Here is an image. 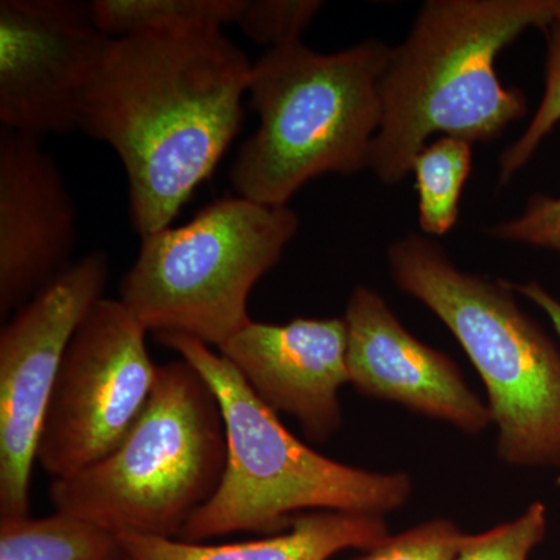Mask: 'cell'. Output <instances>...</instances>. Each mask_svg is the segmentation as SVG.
Listing matches in <instances>:
<instances>
[{
  "label": "cell",
  "mask_w": 560,
  "mask_h": 560,
  "mask_svg": "<svg viewBox=\"0 0 560 560\" xmlns=\"http://www.w3.org/2000/svg\"><path fill=\"white\" fill-rule=\"evenodd\" d=\"M250 73L248 57L221 31L109 40L80 130L120 158L140 237L171 226L215 171L241 131Z\"/></svg>",
  "instance_id": "6da1fadb"
},
{
  "label": "cell",
  "mask_w": 560,
  "mask_h": 560,
  "mask_svg": "<svg viewBox=\"0 0 560 560\" xmlns=\"http://www.w3.org/2000/svg\"><path fill=\"white\" fill-rule=\"evenodd\" d=\"M560 16V0H429L382 80V124L368 168L399 184L433 135L489 142L526 116L495 61L528 28Z\"/></svg>",
  "instance_id": "7a4b0ae2"
},
{
  "label": "cell",
  "mask_w": 560,
  "mask_h": 560,
  "mask_svg": "<svg viewBox=\"0 0 560 560\" xmlns=\"http://www.w3.org/2000/svg\"><path fill=\"white\" fill-rule=\"evenodd\" d=\"M156 341L200 372L219 400L226 431V469L215 495L179 540L205 541L234 533L279 534L304 511L383 515L410 499L407 474L346 466L296 440L256 396L237 368L206 342L183 334Z\"/></svg>",
  "instance_id": "3957f363"
},
{
  "label": "cell",
  "mask_w": 560,
  "mask_h": 560,
  "mask_svg": "<svg viewBox=\"0 0 560 560\" xmlns=\"http://www.w3.org/2000/svg\"><path fill=\"white\" fill-rule=\"evenodd\" d=\"M390 51L381 40L329 55L302 40L268 49L248 90L260 125L230 172L238 197L287 206L316 176L368 168Z\"/></svg>",
  "instance_id": "277c9868"
},
{
  "label": "cell",
  "mask_w": 560,
  "mask_h": 560,
  "mask_svg": "<svg viewBox=\"0 0 560 560\" xmlns=\"http://www.w3.org/2000/svg\"><path fill=\"white\" fill-rule=\"evenodd\" d=\"M388 260L396 285L448 327L481 375L500 458L560 470V352L518 307L512 283L460 271L416 234L394 242Z\"/></svg>",
  "instance_id": "5b68a950"
},
{
  "label": "cell",
  "mask_w": 560,
  "mask_h": 560,
  "mask_svg": "<svg viewBox=\"0 0 560 560\" xmlns=\"http://www.w3.org/2000/svg\"><path fill=\"white\" fill-rule=\"evenodd\" d=\"M226 431L219 400L186 360L158 366L142 415L119 447L54 480L55 511L116 534L178 539L220 488Z\"/></svg>",
  "instance_id": "8992f818"
},
{
  "label": "cell",
  "mask_w": 560,
  "mask_h": 560,
  "mask_svg": "<svg viewBox=\"0 0 560 560\" xmlns=\"http://www.w3.org/2000/svg\"><path fill=\"white\" fill-rule=\"evenodd\" d=\"M300 219L289 206L226 197L189 223L145 235L120 283V301L156 334L221 348L250 323L248 298L282 259Z\"/></svg>",
  "instance_id": "52a82bcc"
},
{
  "label": "cell",
  "mask_w": 560,
  "mask_h": 560,
  "mask_svg": "<svg viewBox=\"0 0 560 560\" xmlns=\"http://www.w3.org/2000/svg\"><path fill=\"white\" fill-rule=\"evenodd\" d=\"M145 327L120 300L98 301L80 324L40 427V467L70 478L106 458L130 433L156 382Z\"/></svg>",
  "instance_id": "ba28073f"
},
{
  "label": "cell",
  "mask_w": 560,
  "mask_h": 560,
  "mask_svg": "<svg viewBox=\"0 0 560 560\" xmlns=\"http://www.w3.org/2000/svg\"><path fill=\"white\" fill-rule=\"evenodd\" d=\"M108 280V256L86 254L0 331V518L28 515L33 464L51 390L73 335L105 298Z\"/></svg>",
  "instance_id": "9c48e42d"
},
{
  "label": "cell",
  "mask_w": 560,
  "mask_h": 560,
  "mask_svg": "<svg viewBox=\"0 0 560 560\" xmlns=\"http://www.w3.org/2000/svg\"><path fill=\"white\" fill-rule=\"evenodd\" d=\"M109 36L91 3L0 2V121L40 139L80 130L81 109Z\"/></svg>",
  "instance_id": "30bf717a"
},
{
  "label": "cell",
  "mask_w": 560,
  "mask_h": 560,
  "mask_svg": "<svg viewBox=\"0 0 560 560\" xmlns=\"http://www.w3.org/2000/svg\"><path fill=\"white\" fill-rule=\"evenodd\" d=\"M77 245V210L39 139L0 131V315L20 311L62 275Z\"/></svg>",
  "instance_id": "8fae6325"
},
{
  "label": "cell",
  "mask_w": 560,
  "mask_h": 560,
  "mask_svg": "<svg viewBox=\"0 0 560 560\" xmlns=\"http://www.w3.org/2000/svg\"><path fill=\"white\" fill-rule=\"evenodd\" d=\"M349 383L364 396L397 401L464 433H482L489 407L464 382L458 364L423 345L377 291L357 287L345 315Z\"/></svg>",
  "instance_id": "7c38bea8"
},
{
  "label": "cell",
  "mask_w": 560,
  "mask_h": 560,
  "mask_svg": "<svg viewBox=\"0 0 560 560\" xmlns=\"http://www.w3.org/2000/svg\"><path fill=\"white\" fill-rule=\"evenodd\" d=\"M219 350L265 405L298 419L312 441L340 429L338 390L349 383L345 318L250 320Z\"/></svg>",
  "instance_id": "4fadbf2b"
},
{
  "label": "cell",
  "mask_w": 560,
  "mask_h": 560,
  "mask_svg": "<svg viewBox=\"0 0 560 560\" xmlns=\"http://www.w3.org/2000/svg\"><path fill=\"white\" fill-rule=\"evenodd\" d=\"M127 560H329L345 550H366L388 539L383 515L316 511L294 517L289 529L265 539L210 545L119 534Z\"/></svg>",
  "instance_id": "5bb4252c"
},
{
  "label": "cell",
  "mask_w": 560,
  "mask_h": 560,
  "mask_svg": "<svg viewBox=\"0 0 560 560\" xmlns=\"http://www.w3.org/2000/svg\"><path fill=\"white\" fill-rule=\"evenodd\" d=\"M0 560H127L119 534L75 515L0 518Z\"/></svg>",
  "instance_id": "9a60e30c"
},
{
  "label": "cell",
  "mask_w": 560,
  "mask_h": 560,
  "mask_svg": "<svg viewBox=\"0 0 560 560\" xmlns=\"http://www.w3.org/2000/svg\"><path fill=\"white\" fill-rule=\"evenodd\" d=\"M243 0H94L95 24L110 39L149 32L221 31Z\"/></svg>",
  "instance_id": "2e32d148"
},
{
  "label": "cell",
  "mask_w": 560,
  "mask_h": 560,
  "mask_svg": "<svg viewBox=\"0 0 560 560\" xmlns=\"http://www.w3.org/2000/svg\"><path fill=\"white\" fill-rule=\"evenodd\" d=\"M471 172V143L451 138L427 143L415 162L416 189L419 195L420 230L429 235L448 234L459 217L464 184Z\"/></svg>",
  "instance_id": "e0dca14e"
},
{
  "label": "cell",
  "mask_w": 560,
  "mask_h": 560,
  "mask_svg": "<svg viewBox=\"0 0 560 560\" xmlns=\"http://www.w3.org/2000/svg\"><path fill=\"white\" fill-rule=\"evenodd\" d=\"M544 32L548 44L544 97L522 138L501 154L500 184L510 183L512 176L522 171L560 121V16Z\"/></svg>",
  "instance_id": "ac0fdd59"
},
{
  "label": "cell",
  "mask_w": 560,
  "mask_h": 560,
  "mask_svg": "<svg viewBox=\"0 0 560 560\" xmlns=\"http://www.w3.org/2000/svg\"><path fill=\"white\" fill-rule=\"evenodd\" d=\"M547 525V506L536 501L515 521L464 536L455 560H528L530 551L545 539Z\"/></svg>",
  "instance_id": "d6986e66"
},
{
  "label": "cell",
  "mask_w": 560,
  "mask_h": 560,
  "mask_svg": "<svg viewBox=\"0 0 560 560\" xmlns=\"http://www.w3.org/2000/svg\"><path fill=\"white\" fill-rule=\"evenodd\" d=\"M320 7L318 0H243L235 25L254 43L275 49L301 40Z\"/></svg>",
  "instance_id": "ffe728a7"
},
{
  "label": "cell",
  "mask_w": 560,
  "mask_h": 560,
  "mask_svg": "<svg viewBox=\"0 0 560 560\" xmlns=\"http://www.w3.org/2000/svg\"><path fill=\"white\" fill-rule=\"evenodd\" d=\"M464 536L455 523L440 518L388 537L353 560H455Z\"/></svg>",
  "instance_id": "44dd1931"
},
{
  "label": "cell",
  "mask_w": 560,
  "mask_h": 560,
  "mask_svg": "<svg viewBox=\"0 0 560 560\" xmlns=\"http://www.w3.org/2000/svg\"><path fill=\"white\" fill-rule=\"evenodd\" d=\"M486 232L501 241L525 243L560 253V197L533 195L521 217L497 224Z\"/></svg>",
  "instance_id": "7402d4cb"
},
{
  "label": "cell",
  "mask_w": 560,
  "mask_h": 560,
  "mask_svg": "<svg viewBox=\"0 0 560 560\" xmlns=\"http://www.w3.org/2000/svg\"><path fill=\"white\" fill-rule=\"evenodd\" d=\"M512 289L521 293L522 296H525L526 300L539 305L541 311L547 313L560 338V302L552 294L548 293L539 282L522 283V285L512 283Z\"/></svg>",
  "instance_id": "603a6c76"
}]
</instances>
